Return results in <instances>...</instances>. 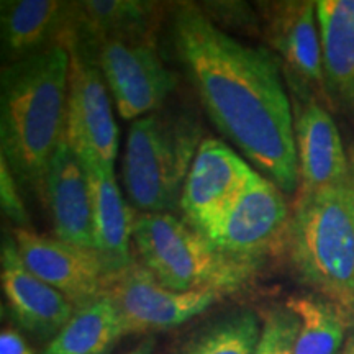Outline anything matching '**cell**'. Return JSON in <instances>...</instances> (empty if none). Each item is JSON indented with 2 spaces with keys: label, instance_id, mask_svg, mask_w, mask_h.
Instances as JSON below:
<instances>
[{
  "label": "cell",
  "instance_id": "obj_3",
  "mask_svg": "<svg viewBox=\"0 0 354 354\" xmlns=\"http://www.w3.org/2000/svg\"><path fill=\"white\" fill-rule=\"evenodd\" d=\"M287 253L292 268L322 297L354 317V185L300 192Z\"/></svg>",
  "mask_w": 354,
  "mask_h": 354
},
{
  "label": "cell",
  "instance_id": "obj_27",
  "mask_svg": "<svg viewBox=\"0 0 354 354\" xmlns=\"http://www.w3.org/2000/svg\"><path fill=\"white\" fill-rule=\"evenodd\" d=\"M151 351H153V342L151 339H148V342L141 343L138 348H135L133 351L127 353V354H149Z\"/></svg>",
  "mask_w": 354,
  "mask_h": 354
},
{
  "label": "cell",
  "instance_id": "obj_21",
  "mask_svg": "<svg viewBox=\"0 0 354 354\" xmlns=\"http://www.w3.org/2000/svg\"><path fill=\"white\" fill-rule=\"evenodd\" d=\"M297 320L294 354H339L346 338L348 315L322 295H299L287 300Z\"/></svg>",
  "mask_w": 354,
  "mask_h": 354
},
{
  "label": "cell",
  "instance_id": "obj_7",
  "mask_svg": "<svg viewBox=\"0 0 354 354\" xmlns=\"http://www.w3.org/2000/svg\"><path fill=\"white\" fill-rule=\"evenodd\" d=\"M292 214L281 189L256 172L227 212L202 234L223 253L259 261L287 251Z\"/></svg>",
  "mask_w": 354,
  "mask_h": 354
},
{
  "label": "cell",
  "instance_id": "obj_19",
  "mask_svg": "<svg viewBox=\"0 0 354 354\" xmlns=\"http://www.w3.org/2000/svg\"><path fill=\"white\" fill-rule=\"evenodd\" d=\"M76 3L74 32L82 38L156 37V3L141 0H86Z\"/></svg>",
  "mask_w": 354,
  "mask_h": 354
},
{
  "label": "cell",
  "instance_id": "obj_14",
  "mask_svg": "<svg viewBox=\"0 0 354 354\" xmlns=\"http://www.w3.org/2000/svg\"><path fill=\"white\" fill-rule=\"evenodd\" d=\"M294 127L300 192H317L348 183L351 162L331 115L312 97H304L294 115Z\"/></svg>",
  "mask_w": 354,
  "mask_h": 354
},
{
  "label": "cell",
  "instance_id": "obj_25",
  "mask_svg": "<svg viewBox=\"0 0 354 354\" xmlns=\"http://www.w3.org/2000/svg\"><path fill=\"white\" fill-rule=\"evenodd\" d=\"M0 354H35L20 333L3 330L0 333Z\"/></svg>",
  "mask_w": 354,
  "mask_h": 354
},
{
  "label": "cell",
  "instance_id": "obj_2",
  "mask_svg": "<svg viewBox=\"0 0 354 354\" xmlns=\"http://www.w3.org/2000/svg\"><path fill=\"white\" fill-rule=\"evenodd\" d=\"M68 79L64 46L7 64L0 79V156L43 198L48 167L66 136Z\"/></svg>",
  "mask_w": 354,
  "mask_h": 354
},
{
  "label": "cell",
  "instance_id": "obj_1",
  "mask_svg": "<svg viewBox=\"0 0 354 354\" xmlns=\"http://www.w3.org/2000/svg\"><path fill=\"white\" fill-rule=\"evenodd\" d=\"M172 43L210 120L284 192L300 184L294 113L272 53L230 37L202 7L177 3Z\"/></svg>",
  "mask_w": 354,
  "mask_h": 354
},
{
  "label": "cell",
  "instance_id": "obj_4",
  "mask_svg": "<svg viewBox=\"0 0 354 354\" xmlns=\"http://www.w3.org/2000/svg\"><path fill=\"white\" fill-rule=\"evenodd\" d=\"M133 243L154 279L174 292L241 290L253 281L259 261L223 253L169 214H141L133 223Z\"/></svg>",
  "mask_w": 354,
  "mask_h": 354
},
{
  "label": "cell",
  "instance_id": "obj_10",
  "mask_svg": "<svg viewBox=\"0 0 354 354\" xmlns=\"http://www.w3.org/2000/svg\"><path fill=\"white\" fill-rule=\"evenodd\" d=\"M256 171L220 140H202L185 179L179 207L185 223L203 234L234 202Z\"/></svg>",
  "mask_w": 354,
  "mask_h": 354
},
{
  "label": "cell",
  "instance_id": "obj_8",
  "mask_svg": "<svg viewBox=\"0 0 354 354\" xmlns=\"http://www.w3.org/2000/svg\"><path fill=\"white\" fill-rule=\"evenodd\" d=\"M64 48L69 51L66 141L79 159H94L102 166L113 167L118 153V128L107 82L79 46L74 32Z\"/></svg>",
  "mask_w": 354,
  "mask_h": 354
},
{
  "label": "cell",
  "instance_id": "obj_12",
  "mask_svg": "<svg viewBox=\"0 0 354 354\" xmlns=\"http://www.w3.org/2000/svg\"><path fill=\"white\" fill-rule=\"evenodd\" d=\"M266 37L294 88L323 91V55L315 2L266 3Z\"/></svg>",
  "mask_w": 354,
  "mask_h": 354
},
{
  "label": "cell",
  "instance_id": "obj_17",
  "mask_svg": "<svg viewBox=\"0 0 354 354\" xmlns=\"http://www.w3.org/2000/svg\"><path fill=\"white\" fill-rule=\"evenodd\" d=\"M81 162L91 183L94 250L104 261L107 276H112L135 263L130 254L135 216L122 196L113 167L102 166L94 159H81Z\"/></svg>",
  "mask_w": 354,
  "mask_h": 354
},
{
  "label": "cell",
  "instance_id": "obj_11",
  "mask_svg": "<svg viewBox=\"0 0 354 354\" xmlns=\"http://www.w3.org/2000/svg\"><path fill=\"white\" fill-rule=\"evenodd\" d=\"M13 238L26 269L61 292L76 310L104 294L107 271L95 250L43 236L28 228H17Z\"/></svg>",
  "mask_w": 354,
  "mask_h": 354
},
{
  "label": "cell",
  "instance_id": "obj_16",
  "mask_svg": "<svg viewBox=\"0 0 354 354\" xmlns=\"http://www.w3.org/2000/svg\"><path fill=\"white\" fill-rule=\"evenodd\" d=\"M2 51L8 63L64 46L76 25V3L63 0H3Z\"/></svg>",
  "mask_w": 354,
  "mask_h": 354
},
{
  "label": "cell",
  "instance_id": "obj_26",
  "mask_svg": "<svg viewBox=\"0 0 354 354\" xmlns=\"http://www.w3.org/2000/svg\"><path fill=\"white\" fill-rule=\"evenodd\" d=\"M256 354H269V335L266 328L263 330V338H261L259 346L256 349Z\"/></svg>",
  "mask_w": 354,
  "mask_h": 354
},
{
  "label": "cell",
  "instance_id": "obj_20",
  "mask_svg": "<svg viewBox=\"0 0 354 354\" xmlns=\"http://www.w3.org/2000/svg\"><path fill=\"white\" fill-rule=\"evenodd\" d=\"M127 335L115 304L105 295L77 308L43 354H107Z\"/></svg>",
  "mask_w": 354,
  "mask_h": 354
},
{
  "label": "cell",
  "instance_id": "obj_29",
  "mask_svg": "<svg viewBox=\"0 0 354 354\" xmlns=\"http://www.w3.org/2000/svg\"><path fill=\"white\" fill-rule=\"evenodd\" d=\"M349 162H351V180L354 185V151L351 153V158H349Z\"/></svg>",
  "mask_w": 354,
  "mask_h": 354
},
{
  "label": "cell",
  "instance_id": "obj_9",
  "mask_svg": "<svg viewBox=\"0 0 354 354\" xmlns=\"http://www.w3.org/2000/svg\"><path fill=\"white\" fill-rule=\"evenodd\" d=\"M102 295L115 304L127 335L174 328L201 315L223 297L214 290L174 292L166 289L138 263L105 277Z\"/></svg>",
  "mask_w": 354,
  "mask_h": 354
},
{
  "label": "cell",
  "instance_id": "obj_28",
  "mask_svg": "<svg viewBox=\"0 0 354 354\" xmlns=\"http://www.w3.org/2000/svg\"><path fill=\"white\" fill-rule=\"evenodd\" d=\"M342 354H354V342H353V338H349V339H348L346 346L343 348Z\"/></svg>",
  "mask_w": 354,
  "mask_h": 354
},
{
  "label": "cell",
  "instance_id": "obj_23",
  "mask_svg": "<svg viewBox=\"0 0 354 354\" xmlns=\"http://www.w3.org/2000/svg\"><path fill=\"white\" fill-rule=\"evenodd\" d=\"M0 203H2L3 215L8 220H12L17 225V228L28 227V212H26L24 201L20 197L17 179L2 156H0Z\"/></svg>",
  "mask_w": 354,
  "mask_h": 354
},
{
  "label": "cell",
  "instance_id": "obj_18",
  "mask_svg": "<svg viewBox=\"0 0 354 354\" xmlns=\"http://www.w3.org/2000/svg\"><path fill=\"white\" fill-rule=\"evenodd\" d=\"M323 55V92L354 115V0L315 2Z\"/></svg>",
  "mask_w": 354,
  "mask_h": 354
},
{
  "label": "cell",
  "instance_id": "obj_15",
  "mask_svg": "<svg viewBox=\"0 0 354 354\" xmlns=\"http://www.w3.org/2000/svg\"><path fill=\"white\" fill-rule=\"evenodd\" d=\"M44 201L53 216L55 238L94 250L91 183L86 167L66 136L57 146L44 177Z\"/></svg>",
  "mask_w": 354,
  "mask_h": 354
},
{
  "label": "cell",
  "instance_id": "obj_6",
  "mask_svg": "<svg viewBox=\"0 0 354 354\" xmlns=\"http://www.w3.org/2000/svg\"><path fill=\"white\" fill-rule=\"evenodd\" d=\"M74 38L94 61L123 120L153 113L174 91L176 77L158 55L154 37Z\"/></svg>",
  "mask_w": 354,
  "mask_h": 354
},
{
  "label": "cell",
  "instance_id": "obj_5",
  "mask_svg": "<svg viewBox=\"0 0 354 354\" xmlns=\"http://www.w3.org/2000/svg\"><path fill=\"white\" fill-rule=\"evenodd\" d=\"M201 143V128L185 117L149 113L133 122L122 167L133 205L145 214H166L179 203Z\"/></svg>",
  "mask_w": 354,
  "mask_h": 354
},
{
  "label": "cell",
  "instance_id": "obj_24",
  "mask_svg": "<svg viewBox=\"0 0 354 354\" xmlns=\"http://www.w3.org/2000/svg\"><path fill=\"white\" fill-rule=\"evenodd\" d=\"M264 328L269 335V354H294L295 333H297V320L289 310L272 313L264 322Z\"/></svg>",
  "mask_w": 354,
  "mask_h": 354
},
{
  "label": "cell",
  "instance_id": "obj_13",
  "mask_svg": "<svg viewBox=\"0 0 354 354\" xmlns=\"http://www.w3.org/2000/svg\"><path fill=\"white\" fill-rule=\"evenodd\" d=\"M0 263L3 295L13 320L38 338H55L76 312L74 305L26 269L15 238L3 236Z\"/></svg>",
  "mask_w": 354,
  "mask_h": 354
},
{
  "label": "cell",
  "instance_id": "obj_22",
  "mask_svg": "<svg viewBox=\"0 0 354 354\" xmlns=\"http://www.w3.org/2000/svg\"><path fill=\"white\" fill-rule=\"evenodd\" d=\"M263 330L253 310H238L198 331L179 354H256Z\"/></svg>",
  "mask_w": 354,
  "mask_h": 354
},
{
  "label": "cell",
  "instance_id": "obj_30",
  "mask_svg": "<svg viewBox=\"0 0 354 354\" xmlns=\"http://www.w3.org/2000/svg\"><path fill=\"white\" fill-rule=\"evenodd\" d=\"M351 338H353V342H354V335H353V336H351Z\"/></svg>",
  "mask_w": 354,
  "mask_h": 354
}]
</instances>
